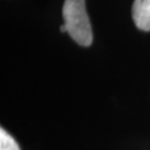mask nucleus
Here are the masks:
<instances>
[{"label": "nucleus", "mask_w": 150, "mask_h": 150, "mask_svg": "<svg viewBox=\"0 0 150 150\" xmlns=\"http://www.w3.org/2000/svg\"><path fill=\"white\" fill-rule=\"evenodd\" d=\"M62 16L70 37L82 47L90 46L92 29L86 10V0H64Z\"/></svg>", "instance_id": "1"}, {"label": "nucleus", "mask_w": 150, "mask_h": 150, "mask_svg": "<svg viewBox=\"0 0 150 150\" xmlns=\"http://www.w3.org/2000/svg\"><path fill=\"white\" fill-rule=\"evenodd\" d=\"M132 19L138 29L150 31V0H134Z\"/></svg>", "instance_id": "2"}, {"label": "nucleus", "mask_w": 150, "mask_h": 150, "mask_svg": "<svg viewBox=\"0 0 150 150\" xmlns=\"http://www.w3.org/2000/svg\"><path fill=\"white\" fill-rule=\"evenodd\" d=\"M0 150H20L17 141L4 128L0 129Z\"/></svg>", "instance_id": "3"}, {"label": "nucleus", "mask_w": 150, "mask_h": 150, "mask_svg": "<svg viewBox=\"0 0 150 150\" xmlns=\"http://www.w3.org/2000/svg\"><path fill=\"white\" fill-rule=\"evenodd\" d=\"M60 31L61 32H67V28H66V26H64V25H62V26H61V27H60Z\"/></svg>", "instance_id": "4"}]
</instances>
